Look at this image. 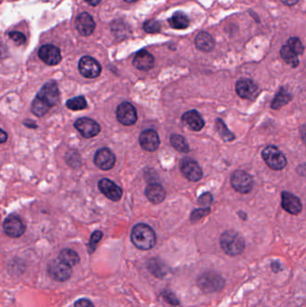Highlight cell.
Here are the masks:
<instances>
[{"mask_svg":"<svg viewBox=\"0 0 306 307\" xmlns=\"http://www.w3.org/2000/svg\"><path fill=\"white\" fill-rule=\"evenodd\" d=\"M131 242L137 248L144 251L150 250L156 243V236L151 227L146 224H138L131 231Z\"/></svg>","mask_w":306,"mask_h":307,"instance_id":"6da1fadb","label":"cell"},{"mask_svg":"<svg viewBox=\"0 0 306 307\" xmlns=\"http://www.w3.org/2000/svg\"><path fill=\"white\" fill-rule=\"evenodd\" d=\"M220 245L226 254L237 256L244 252L245 242L243 236L234 230L224 232L220 237Z\"/></svg>","mask_w":306,"mask_h":307,"instance_id":"7a4b0ae2","label":"cell"},{"mask_svg":"<svg viewBox=\"0 0 306 307\" xmlns=\"http://www.w3.org/2000/svg\"><path fill=\"white\" fill-rule=\"evenodd\" d=\"M226 281L220 274L215 272H207L198 279V286L204 293L211 294L224 289Z\"/></svg>","mask_w":306,"mask_h":307,"instance_id":"3957f363","label":"cell"},{"mask_svg":"<svg viewBox=\"0 0 306 307\" xmlns=\"http://www.w3.org/2000/svg\"><path fill=\"white\" fill-rule=\"evenodd\" d=\"M262 156L267 165L272 170L280 171L284 169L288 164L284 154L275 146H269L264 148Z\"/></svg>","mask_w":306,"mask_h":307,"instance_id":"277c9868","label":"cell"},{"mask_svg":"<svg viewBox=\"0 0 306 307\" xmlns=\"http://www.w3.org/2000/svg\"><path fill=\"white\" fill-rule=\"evenodd\" d=\"M231 184L236 192L248 193L253 190V180L250 174L242 170H237L232 175Z\"/></svg>","mask_w":306,"mask_h":307,"instance_id":"5b68a950","label":"cell"},{"mask_svg":"<svg viewBox=\"0 0 306 307\" xmlns=\"http://www.w3.org/2000/svg\"><path fill=\"white\" fill-rule=\"evenodd\" d=\"M78 69L82 76L86 78H96L102 72V67L95 58L84 56L80 59Z\"/></svg>","mask_w":306,"mask_h":307,"instance_id":"8992f818","label":"cell"},{"mask_svg":"<svg viewBox=\"0 0 306 307\" xmlns=\"http://www.w3.org/2000/svg\"><path fill=\"white\" fill-rule=\"evenodd\" d=\"M3 229L6 236L12 238H17L23 235L26 227L24 223L22 222V219L18 216L10 215L4 221Z\"/></svg>","mask_w":306,"mask_h":307,"instance_id":"52a82bcc","label":"cell"},{"mask_svg":"<svg viewBox=\"0 0 306 307\" xmlns=\"http://www.w3.org/2000/svg\"><path fill=\"white\" fill-rule=\"evenodd\" d=\"M36 97L40 99L49 106L53 107L59 101V89L58 85L53 81L46 83L38 92Z\"/></svg>","mask_w":306,"mask_h":307,"instance_id":"ba28073f","label":"cell"},{"mask_svg":"<svg viewBox=\"0 0 306 307\" xmlns=\"http://www.w3.org/2000/svg\"><path fill=\"white\" fill-rule=\"evenodd\" d=\"M182 174L191 182H198L203 176V172L200 165L191 158H184L180 164Z\"/></svg>","mask_w":306,"mask_h":307,"instance_id":"9c48e42d","label":"cell"},{"mask_svg":"<svg viewBox=\"0 0 306 307\" xmlns=\"http://www.w3.org/2000/svg\"><path fill=\"white\" fill-rule=\"evenodd\" d=\"M48 272L49 276L53 280L59 282L67 281L72 275L71 267L59 260H56L49 263Z\"/></svg>","mask_w":306,"mask_h":307,"instance_id":"30bf717a","label":"cell"},{"mask_svg":"<svg viewBox=\"0 0 306 307\" xmlns=\"http://www.w3.org/2000/svg\"><path fill=\"white\" fill-rule=\"evenodd\" d=\"M116 114L118 120L125 126L133 125L138 120V114L135 107L128 102L120 103L117 108Z\"/></svg>","mask_w":306,"mask_h":307,"instance_id":"8fae6325","label":"cell"},{"mask_svg":"<svg viewBox=\"0 0 306 307\" xmlns=\"http://www.w3.org/2000/svg\"><path fill=\"white\" fill-rule=\"evenodd\" d=\"M76 128L80 134L85 138H91L97 136L101 131V127L95 120L90 118H80L75 122Z\"/></svg>","mask_w":306,"mask_h":307,"instance_id":"7c38bea8","label":"cell"},{"mask_svg":"<svg viewBox=\"0 0 306 307\" xmlns=\"http://www.w3.org/2000/svg\"><path fill=\"white\" fill-rule=\"evenodd\" d=\"M93 162L100 169L104 171L111 170L115 165V155L112 153L111 149L103 147L96 152V154L94 155Z\"/></svg>","mask_w":306,"mask_h":307,"instance_id":"4fadbf2b","label":"cell"},{"mask_svg":"<svg viewBox=\"0 0 306 307\" xmlns=\"http://www.w3.org/2000/svg\"><path fill=\"white\" fill-rule=\"evenodd\" d=\"M100 192L112 201H119L122 197V190L109 179L103 178L98 183Z\"/></svg>","mask_w":306,"mask_h":307,"instance_id":"5bb4252c","label":"cell"},{"mask_svg":"<svg viewBox=\"0 0 306 307\" xmlns=\"http://www.w3.org/2000/svg\"><path fill=\"white\" fill-rule=\"evenodd\" d=\"M40 59L49 66L58 65L61 61V53L58 47L52 44L43 45L39 50Z\"/></svg>","mask_w":306,"mask_h":307,"instance_id":"9a60e30c","label":"cell"},{"mask_svg":"<svg viewBox=\"0 0 306 307\" xmlns=\"http://www.w3.org/2000/svg\"><path fill=\"white\" fill-rule=\"evenodd\" d=\"M139 143L144 150L147 152L155 151L160 146L159 136L154 129H147L140 134Z\"/></svg>","mask_w":306,"mask_h":307,"instance_id":"2e32d148","label":"cell"},{"mask_svg":"<svg viewBox=\"0 0 306 307\" xmlns=\"http://www.w3.org/2000/svg\"><path fill=\"white\" fill-rule=\"evenodd\" d=\"M282 208L291 215H298L302 211V202L298 197L289 192H282Z\"/></svg>","mask_w":306,"mask_h":307,"instance_id":"e0dca14e","label":"cell"},{"mask_svg":"<svg viewBox=\"0 0 306 307\" xmlns=\"http://www.w3.org/2000/svg\"><path fill=\"white\" fill-rule=\"evenodd\" d=\"M235 89L241 98L251 99L255 96L258 86L253 80L248 78H242L237 81Z\"/></svg>","mask_w":306,"mask_h":307,"instance_id":"ac0fdd59","label":"cell"},{"mask_svg":"<svg viewBox=\"0 0 306 307\" xmlns=\"http://www.w3.org/2000/svg\"><path fill=\"white\" fill-rule=\"evenodd\" d=\"M76 27L81 35L89 36L94 31L95 22L88 13H82L76 17Z\"/></svg>","mask_w":306,"mask_h":307,"instance_id":"d6986e66","label":"cell"},{"mask_svg":"<svg viewBox=\"0 0 306 307\" xmlns=\"http://www.w3.org/2000/svg\"><path fill=\"white\" fill-rule=\"evenodd\" d=\"M134 67L139 70L147 71L153 68L155 65V58L146 49H142L136 54L133 59Z\"/></svg>","mask_w":306,"mask_h":307,"instance_id":"ffe728a7","label":"cell"},{"mask_svg":"<svg viewBox=\"0 0 306 307\" xmlns=\"http://www.w3.org/2000/svg\"><path fill=\"white\" fill-rule=\"evenodd\" d=\"M182 121L186 123L192 130L200 131L204 128L205 121L199 111L196 110L187 111L182 115Z\"/></svg>","mask_w":306,"mask_h":307,"instance_id":"44dd1931","label":"cell"},{"mask_svg":"<svg viewBox=\"0 0 306 307\" xmlns=\"http://www.w3.org/2000/svg\"><path fill=\"white\" fill-rule=\"evenodd\" d=\"M145 194L148 201H151L154 204H160L163 202L166 196V192L164 188L159 183H151L149 184L145 191Z\"/></svg>","mask_w":306,"mask_h":307,"instance_id":"7402d4cb","label":"cell"},{"mask_svg":"<svg viewBox=\"0 0 306 307\" xmlns=\"http://www.w3.org/2000/svg\"><path fill=\"white\" fill-rule=\"evenodd\" d=\"M195 44L196 47L200 50L205 52H209L215 47V40L208 32L201 31L196 37Z\"/></svg>","mask_w":306,"mask_h":307,"instance_id":"603a6c76","label":"cell"},{"mask_svg":"<svg viewBox=\"0 0 306 307\" xmlns=\"http://www.w3.org/2000/svg\"><path fill=\"white\" fill-rule=\"evenodd\" d=\"M292 94L289 93L286 88H280L278 94H276L275 98L273 99L271 103V108L275 110H280V108L287 105L292 100Z\"/></svg>","mask_w":306,"mask_h":307,"instance_id":"cb8c5ba5","label":"cell"},{"mask_svg":"<svg viewBox=\"0 0 306 307\" xmlns=\"http://www.w3.org/2000/svg\"><path fill=\"white\" fill-rule=\"evenodd\" d=\"M58 260L61 261L62 263H66L69 265L70 267L75 266L77 263H79L80 259L78 254L74 250L64 249L60 252L58 255Z\"/></svg>","mask_w":306,"mask_h":307,"instance_id":"d4e9b609","label":"cell"},{"mask_svg":"<svg viewBox=\"0 0 306 307\" xmlns=\"http://www.w3.org/2000/svg\"><path fill=\"white\" fill-rule=\"evenodd\" d=\"M280 55L288 64L291 65L293 67H298V64H299L298 55L294 50H292L289 45H285L281 48Z\"/></svg>","mask_w":306,"mask_h":307,"instance_id":"484cf974","label":"cell"},{"mask_svg":"<svg viewBox=\"0 0 306 307\" xmlns=\"http://www.w3.org/2000/svg\"><path fill=\"white\" fill-rule=\"evenodd\" d=\"M169 23L174 29H185L190 25V20L183 13H175L169 19Z\"/></svg>","mask_w":306,"mask_h":307,"instance_id":"4316f807","label":"cell"},{"mask_svg":"<svg viewBox=\"0 0 306 307\" xmlns=\"http://www.w3.org/2000/svg\"><path fill=\"white\" fill-rule=\"evenodd\" d=\"M170 141H171V145H172L177 151L182 152V153H189V151H190L189 144L187 142L185 138L182 137L181 135L173 134V135L171 136Z\"/></svg>","mask_w":306,"mask_h":307,"instance_id":"83f0119b","label":"cell"},{"mask_svg":"<svg viewBox=\"0 0 306 307\" xmlns=\"http://www.w3.org/2000/svg\"><path fill=\"white\" fill-rule=\"evenodd\" d=\"M216 128L218 129V133H219L220 137L222 138L224 141L230 142V141L235 140V134L232 133L230 130L227 129L226 123L221 119H219V118L216 120Z\"/></svg>","mask_w":306,"mask_h":307,"instance_id":"f1b7e54d","label":"cell"},{"mask_svg":"<svg viewBox=\"0 0 306 307\" xmlns=\"http://www.w3.org/2000/svg\"><path fill=\"white\" fill-rule=\"evenodd\" d=\"M50 108L51 107L48 105L47 103H45L44 102H42L40 99L37 98V97H35V99L32 101V103H31V111L37 117L44 116L49 111Z\"/></svg>","mask_w":306,"mask_h":307,"instance_id":"f546056e","label":"cell"},{"mask_svg":"<svg viewBox=\"0 0 306 307\" xmlns=\"http://www.w3.org/2000/svg\"><path fill=\"white\" fill-rule=\"evenodd\" d=\"M66 104L67 108L72 111L84 110L87 107V102L84 96H76L75 98L69 99Z\"/></svg>","mask_w":306,"mask_h":307,"instance_id":"4dcf8cb0","label":"cell"},{"mask_svg":"<svg viewBox=\"0 0 306 307\" xmlns=\"http://www.w3.org/2000/svg\"><path fill=\"white\" fill-rule=\"evenodd\" d=\"M287 45H289L292 50H294L298 55H300L304 52V45H303L302 41L297 37L290 38Z\"/></svg>","mask_w":306,"mask_h":307,"instance_id":"1f68e13d","label":"cell"},{"mask_svg":"<svg viewBox=\"0 0 306 307\" xmlns=\"http://www.w3.org/2000/svg\"><path fill=\"white\" fill-rule=\"evenodd\" d=\"M102 238V232L95 231L93 233L92 236H91V239L88 244V250L89 253L92 254L93 252H94V250L96 249V246H97L98 243L101 241Z\"/></svg>","mask_w":306,"mask_h":307,"instance_id":"d6a6232c","label":"cell"},{"mask_svg":"<svg viewBox=\"0 0 306 307\" xmlns=\"http://www.w3.org/2000/svg\"><path fill=\"white\" fill-rule=\"evenodd\" d=\"M143 28L148 33H155L161 30V24L155 20H148L144 23Z\"/></svg>","mask_w":306,"mask_h":307,"instance_id":"836d02e7","label":"cell"},{"mask_svg":"<svg viewBox=\"0 0 306 307\" xmlns=\"http://www.w3.org/2000/svg\"><path fill=\"white\" fill-rule=\"evenodd\" d=\"M209 213H210V209L209 208L195 209L191 213V220L192 222H197L198 220L204 218L207 215H209Z\"/></svg>","mask_w":306,"mask_h":307,"instance_id":"e575fe53","label":"cell"},{"mask_svg":"<svg viewBox=\"0 0 306 307\" xmlns=\"http://www.w3.org/2000/svg\"><path fill=\"white\" fill-rule=\"evenodd\" d=\"M9 37L18 45L23 44L26 41V37L20 31H11L9 32Z\"/></svg>","mask_w":306,"mask_h":307,"instance_id":"d590c367","label":"cell"},{"mask_svg":"<svg viewBox=\"0 0 306 307\" xmlns=\"http://www.w3.org/2000/svg\"><path fill=\"white\" fill-rule=\"evenodd\" d=\"M198 202L201 206H205V207L209 206V205L211 204L213 202V196H212V194L210 192H205L199 198Z\"/></svg>","mask_w":306,"mask_h":307,"instance_id":"8d00e7d4","label":"cell"},{"mask_svg":"<svg viewBox=\"0 0 306 307\" xmlns=\"http://www.w3.org/2000/svg\"><path fill=\"white\" fill-rule=\"evenodd\" d=\"M75 307H94L93 303L88 299H82L76 301Z\"/></svg>","mask_w":306,"mask_h":307,"instance_id":"74e56055","label":"cell"},{"mask_svg":"<svg viewBox=\"0 0 306 307\" xmlns=\"http://www.w3.org/2000/svg\"><path fill=\"white\" fill-rule=\"evenodd\" d=\"M164 298H166L169 303L172 304V305L175 306V305L179 304L177 299L175 298V296L173 293H167V294L164 295Z\"/></svg>","mask_w":306,"mask_h":307,"instance_id":"f35d334b","label":"cell"},{"mask_svg":"<svg viewBox=\"0 0 306 307\" xmlns=\"http://www.w3.org/2000/svg\"><path fill=\"white\" fill-rule=\"evenodd\" d=\"M300 132H301V137H302L303 142L305 143V145L306 146V123L303 125L300 129Z\"/></svg>","mask_w":306,"mask_h":307,"instance_id":"ab89813d","label":"cell"},{"mask_svg":"<svg viewBox=\"0 0 306 307\" xmlns=\"http://www.w3.org/2000/svg\"><path fill=\"white\" fill-rule=\"evenodd\" d=\"M298 172H299V174H302L303 176H306V164H303L298 167Z\"/></svg>","mask_w":306,"mask_h":307,"instance_id":"60d3db41","label":"cell"},{"mask_svg":"<svg viewBox=\"0 0 306 307\" xmlns=\"http://www.w3.org/2000/svg\"><path fill=\"white\" fill-rule=\"evenodd\" d=\"M287 5H294L297 4L299 0H281Z\"/></svg>","mask_w":306,"mask_h":307,"instance_id":"b9f144b4","label":"cell"},{"mask_svg":"<svg viewBox=\"0 0 306 307\" xmlns=\"http://www.w3.org/2000/svg\"><path fill=\"white\" fill-rule=\"evenodd\" d=\"M0 142L3 143L5 142L6 141V139H7V134L4 132V130H1V138H0Z\"/></svg>","mask_w":306,"mask_h":307,"instance_id":"7bdbcfd3","label":"cell"},{"mask_svg":"<svg viewBox=\"0 0 306 307\" xmlns=\"http://www.w3.org/2000/svg\"><path fill=\"white\" fill-rule=\"evenodd\" d=\"M84 1H86L89 4L93 5V6L97 5V4H100V2H101V0H84Z\"/></svg>","mask_w":306,"mask_h":307,"instance_id":"ee69618b","label":"cell"},{"mask_svg":"<svg viewBox=\"0 0 306 307\" xmlns=\"http://www.w3.org/2000/svg\"><path fill=\"white\" fill-rule=\"evenodd\" d=\"M272 270L274 272H278L280 270V264L279 263H272Z\"/></svg>","mask_w":306,"mask_h":307,"instance_id":"f6af8a7d","label":"cell"},{"mask_svg":"<svg viewBox=\"0 0 306 307\" xmlns=\"http://www.w3.org/2000/svg\"><path fill=\"white\" fill-rule=\"evenodd\" d=\"M238 214H239L240 217H242V218H243V219H244V220H245V219H246V218H247V215H246V214L245 213H244V212H242V211H241V212H238Z\"/></svg>","mask_w":306,"mask_h":307,"instance_id":"bcb514c9","label":"cell"},{"mask_svg":"<svg viewBox=\"0 0 306 307\" xmlns=\"http://www.w3.org/2000/svg\"><path fill=\"white\" fill-rule=\"evenodd\" d=\"M126 2H128V3H133V2H136L137 0H125Z\"/></svg>","mask_w":306,"mask_h":307,"instance_id":"7dc6e473","label":"cell"}]
</instances>
